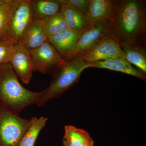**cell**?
Segmentation results:
<instances>
[{
    "instance_id": "cell-8",
    "label": "cell",
    "mask_w": 146,
    "mask_h": 146,
    "mask_svg": "<svg viewBox=\"0 0 146 146\" xmlns=\"http://www.w3.org/2000/svg\"><path fill=\"white\" fill-rule=\"evenodd\" d=\"M120 57H125L121 46L115 38L108 35L80 57L86 62H93Z\"/></svg>"
},
{
    "instance_id": "cell-7",
    "label": "cell",
    "mask_w": 146,
    "mask_h": 146,
    "mask_svg": "<svg viewBox=\"0 0 146 146\" xmlns=\"http://www.w3.org/2000/svg\"><path fill=\"white\" fill-rule=\"evenodd\" d=\"M108 21H101L84 30L74 46L63 59L68 61L80 57L108 35Z\"/></svg>"
},
{
    "instance_id": "cell-14",
    "label": "cell",
    "mask_w": 146,
    "mask_h": 146,
    "mask_svg": "<svg viewBox=\"0 0 146 146\" xmlns=\"http://www.w3.org/2000/svg\"><path fill=\"white\" fill-rule=\"evenodd\" d=\"M83 31H76L68 28L54 36L49 37L48 41L63 59L74 46Z\"/></svg>"
},
{
    "instance_id": "cell-17",
    "label": "cell",
    "mask_w": 146,
    "mask_h": 146,
    "mask_svg": "<svg viewBox=\"0 0 146 146\" xmlns=\"http://www.w3.org/2000/svg\"><path fill=\"white\" fill-rule=\"evenodd\" d=\"M63 141L68 146H94V141L88 131L73 125L65 126Z\"/></svg>"
},
{
    "instance_id": "cell-23",
    "label": "cell",
    "mask_w": 146,
    "mask_h": 146,
    "mask_svg": "<svg viewBox=\"0 0 146 146\" xmlns=\"http://www.w3.org/2000/svg\"><path fill=\"white\" fill-rule=\"evenodd\" d=\"M68 146V145L66 144L64 141H63V146Z\"/></svg>"
},
{
    "instance_id": "cell-11",
    "label": "cell",
    "mask_w": 146,
    "mask_h": 146,
    "mask_svg": "<svg viewBox=\"0 0 146 146\" xmlns=\"http://www.w3.org/2000/svg\"><path fill=\"white\" fill-rule=\"evenodd\" d=\"M116 0H90L86 14L89 26L101 21H109L115 11Z\"/></svg>"
},
{
    "instance_id": "cell-4",
    "label": "cell",
    "mask_w": 146,
    "mask_h": 146,
    "mask_svg": "<svg viewBox=\"0 0 146 146\" xmlns=\"http://www.w3.org/2000/svg\"><path fill=\"white\" fill-rule=\"evenodd\" d=\"M5 107L0 110V146H18L30 124Z\"/></svg>"
},
{
    "instance_id": "cell-10",
    "label": "cell",
    "mask_w": 146,
    "mask_h": 146,
    "mask_svg": "<svg viewBox=\"0 0 146 146\" xmlns=\"http://www.w3.org/2000/svg\"><path fill=\"white\" fill-rule=\"evenodd\" d=\"M89 68L105 69L117 71L136 77L145 81L146 75L134 68L125 57L106 59L93 62H87Z\"/></svg>"
},
{
    "instance_id": "cell-2",
    "label": "cell",
    "mask_w": 146,
    "mask_h": 146,
    "mask_svg": "<svg viewBox=\"0 0 146 146\" xmlns=\"http://www.w3.org/2000/svg\"><path fill=\"white\" fill-rule=\"evenodd\" d=\"M18 78L10 63L0 65V99L7 108L19 115L26 108L37 104L45 90L40 92L28 90Z\"/></svg>"
},
{
    "instance_id": "cell-22",
    "label": "cell",
    "mask_w": 146,
    "mask_h": 146,
    "mask_svg": "<svg viewBox=\"0 0 146 146\" xmlns=\"http://www.w3.org/2000/svg\"><path fill=\"white\" fill-rule=\"evenodd\" d=\"M69 1L81 12L86 15L89 10L90 0H69Z\"/></svg>"
},
{
    "instance_id": "cell-16",
    "label": "cell",
    "mask_w": 146,
    "mask_h": 146,
    "mask_svg": "<svg viewBox=\"0 0 146 146\" xmlns=\"http://www.w3.org/2000/svg\"><path fill=\"white\" fill-rule=\"evenodd\" d=\"M121 48L126 59L146 75V53L145 44H130L124 45Z\"/></svg>"
},
{
    "instance_id": "cell-13",
    "label": "cell",
    "mask_w": 146,
    "mask_h": 146,
    "mask_svg": "<svg viewBox=\"0 0 146 146\" xmlns=\"http://www.w3.org/2000/svg\"><path fill=\"white\" fill-rule=\"evenodd\" d=\"M68 28L78 31H83L89 27L87 16L81 12L69 0H64L60 10Z\"/></svg>"
},
{
    "instance_id": "cell-9",
    "label": "cell",
    "mask_w": 146,
    "mask_h": 146,
    "mask_svg": "<svg viewBox=\"0 0 146 146\" xmlns=\"http://www.w3.org/2000/svg\"><path fill=\"white\" fill-rule=\"evenodd\" d=\"M9 63L18 78L29 84L35 71L30 51L19 43L14 44Z\"/></svg>"
},
{
    "instance_id": "cell-5",
    "label": "cell",
    "mask_w": 146,
    "mask_h": 146,
    "mask_svg": "<svg viewBox=\"0 0 146 146\" xmlns=\"http://www.w3.org/2000/svg\"><path fill=\"white\" fill-rule=\"evenodd\" d=\"M31 0H9L7 38L14 44L19 43L32 21Z\"/></svg>"
},
{
    "instance_id": "cell-3",
    "label": "cell",
    "mask_w": 146,
    "mask_h": 146,
    "mask_svg": "<svg viewBox=\"0 0 146 146\" xmlns=\"http://www.w3.org/2000/svg\"><path fill=\"white\" fill-rule=\"evenodd\" d=\"M88 68L87 62L80 57L65 61L52 73L50 84L36 104L43 106L48 101L60 96L78 81L82 73Z\"/></svg>"
},
{
    "instance_id": "cell-20",
    "label": "cell",
    "mask_w": 146,
    "mask_h": 146,
    "mask_svg": "<svg viewBox=\"0 0 146 146\" xmlns=\"http://www.w3.org/2000/svg\"><path fill=\"white\" fill-rule=\"evenodd\" d=\"M9 13V0H0V41L8 39L7 28Z\"/></svg>"
},
{
    "instance_id": "cell-15",
    "label": "cell",
    "mask_w": 146,
    "mask_h": 146,
    "mask_svg": "<svg viewBox=\"0 0 146 146\" xmlns=\"http://www.w3.org/2000/svg\"><path fill=\"white\" fill-rule=\"evenodd\" d=\"M64 0H31L33 19L43 21L60 12Z\"/></svg>"
},
{
    "instance_id": "cell-12",
    "label": "cell",
    "mask_w": 146,
    "mask_h": 146,
    "mask_svg": "<svg viewBox=\"0 0 146 146\" xmlns=\"http://www.w3.org/2000/svg\"><path fill=\"white\" fill-rule=\"evenodd\" d=\"M47 40L43 21L33 19L18 43L30 51L40 46Z\"/></svg>"
},
{
    "instance_id": "cell-18",
    "label": "cell",
    "mask_w": 146,
    "mask_h": 146,
    "mask_svg": "<svg viewBox=\"0 0 146 146\" xmlns=\"http://www.w3.org/2000/svg\"><path fill=\"white\" fill-rule=\"evenodd\" d=\"M48 118L32 117L31 122L18 146H34L37 137L46 124Z\"/></svg>"
},
{
    "instance_id": "cell-6",
    "label": "cell",
    "mask_w": 146,
    "mask_h": 146,
    "mask_svg": "<svg viewBox=\"0 0 146 146\" xmlns=\"http://www.w3.org/2000/svg\"><path fill=\"white\" fill-rule=\"evenodd\" d=\"M30 52L35 71L43 74H52L65 61L48 39Z\"/></svg>"
},
{
    "instance_id": "cell-1",
    "label": "cell",
    "mask_w": 146,
    "mask_h": 146,
    "mask_svg": "<svg viewBox=\"0 0 146 146\" xmlns=\"http://www.w3.org/2000/svg\"><path fill=\"white\" fill-rule=\"evenodd\" d=\"M146 10L145 1L116 0L115 11L108 21V35L120 46L145 44Z\"/></svg>"
},
{
    "instance_id": "cell-19",
    "label": "cell",
    "mask_w": 146,
    "mask_h": 146,
    "mask_svg": "<svg viewBox=\"0 0 146 146\" xmlns=\"http://www.w3.org/2000/svg\"><path fill=\"white\" fill-rule=\"evenodd\" d=\"M43 22L44 31L48 39L68 29L65 19L60 12L45 19Z\"/></svg>"
},
{
    "instance_id": "cell-21",
    "label": "cell",
    "mask_w": 146,
    "mask_h": 146,
    "mask_svg": "<svg viewBox=\"0 0 146 146\" xmlns=\"http://www.w3.org/2000/svg\"><path fill=\"white\" fill-rule=\"evenodd\" d=\"M14 44L9 39L0 41V65L9 63Z\"/></svg>"
}]
</instances>
